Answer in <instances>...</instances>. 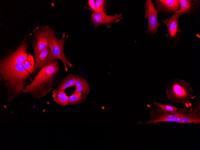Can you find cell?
<instances>
[{
    "label": "cell",
    "instance_id": "obj_1",
    "mask_svg": "<svg viewBox=\"0 0 200 150\" xmlns=\"http://www.w3.org/2000/svg\"><path fill=\"white\" fill-rule=\"evenodd\" d=\"M30 75L23 63L0 62V81L7 90V102H12L26 93L25 86L33 80Z\"/></svg>",
    "mask_w": 200,
    "mask_h": 150
},
{
    "label": "cell",
    "instance_id": "obj_2",
    "mask_svg": "<svg viewBox=\"0 0 200 150\" xmlns=\"http://www.w3.org/2000/svg\"><path fill=\"white\" fill-rule=\"evenodd\" d=\"M59 66L58 60L40 69L32 81L25 86V93L35 99H39L47 94L57 81Z\"/></svg>",
    "mask_w": 200,
    "mask_h": 150
},
{
    "label": "cell",
    "instance_id": "obj_3",
    "mask_svg": "<svg viewBox=\"0 0 200 150\" xmlns=\"http://www.w3.org/2000/svg\"><path fill=\"white\" fill-rule=\"evenodd\" d=\"M150 119L145 123L139 124H156L160 122H175L181 124L193 123L200 124V102L196 106L183 108L176 112L164 113L160 108H151L150 110Z\"/></svg>",
    "mask_w": 200,
    "mask_h": 150
},
{
    "label": "cell",
    "instance_id": "obj_4",
    "mask_svg": "<svg viewBox=\"0 0 200 150\" xmlns=\"http://www.w3.org/2000/svg\"><path fill=\"white\" fill-rule=\"evenodd\" d=\"M193 93V90L189 83L179 79L170 81L166 91L168 100L183 104L189 102Z\"/></svg>",
    "mask_w": 200,
    "mask_h": 150
},
{
    "label": "cell",
    "instance_id": "obj_5",
    "mask_svg": "<svg viewBox=\"0 0 200 150\" xmlns=\"http://www.w3.org/2000/svg\"><path fill=\"white\" fill-rule=\"evenodd\" d=\"M32 34L39 50L49 46L51 43L57 40L55 31L48 25L37 27L33 31Z\"/></svg>",
    "mask_w": 200,
    "mask_h": 150
},
{
    "label": "cell",
    "instance_id": "obj_6",
    "mask_svg": "<svg viewBox=\"0 0 200 150\" xmlns=\"http://www.w3.org/2000/svg\"><path fill=\"white\" fill-rule=\"evenodd\" d=\"M34 61V73L37 72L42 68L53 62L54 59L51 53L49 46L39 50L36 40L32 41Z\"/></svg>",
    "mask_w": 200,
    "mask_h": 150
},
{
    "label": "cell",
    "instance_id": "obj_7",
    "mask_svg": "<svg viewBox=\"0 0 200 150\" xmlns=\"http://www.w3.org/2000/svg\"><path fill=\"white\" fill-rule=\"evenodd\" d=\"M65 33L63 32L62 37L51 43L49 47L54 59L60 60L63 64L65 71L67 72V66L70 68L73 67V66L67 60L63 52L64 44L68 36L65 37Z\"/></svg>",
    "mask_w": 200,
    "mask_h": 150
},
{
    "label": "cell",
    "instance_id": "obj_8",
    "mask_svg": "<svg viewBox=\"0 0 200 150\" xmlns=\"http://www.w3.org/2000/svg\"><path fill=\"white\" fill-rule=\"evenodd\" d=\"M145 17L148 19V28L146 34H153L156 33L158 27L161 25L158 23L157 18V11L154 6L151 0H147L145 2Z\"/></svg>",
    "mask_w": 200,
    "mask_h": 150
},
{
    "label": "cell",
    "instance_id": "obj_9",
    "mask_svg": "<svg viewBox=\"0 0 200 150\" xmlns=\"http://www.w3.org/2000/svg\"><path fill=\"white\" fill-rule=\"evenodd\" d=\"M122 17V14L110 16L107 15L106 12L94 13L91 14L90 21L95 28L102 24L110 28L111 24L119 22Z\"/></svg>",
    "mask_w": 200,
    "mask_h": 150
},
{
    "label": "cell",
    "instance_id": "obj_10",
    "mask_svg": "<svg viewBox=\"0 0 200 150\" xmlns=\"http://www.w3.org/2000/svg\"><path fill=\"white\" fill-rule=\"evenodd\" d=\"M28 47L27 43L26 42L23 41L15 51L8 53L0 62L23 63L27 58L26 51Z\"/></svg>",
    "mask_w": 200,
    "mask_h": 150
},
{
    "label": "cell",
    "instance_id": "obj_11",
    "mask_svg": "<svg viewBox=\"0 0 200 150\" xmlns=\"http://www.w3.org/2000/svg\"><path fill=\"white\" fill-rule=\"evenodd\" d=\"M154 4L157 11L165 13H175L180 8L178 0H156Z\"/></svg>",
    "mask_w": 200,
    "mask_h": 150
},
{
    "label": "cell",
    "instance_id": "obj_12",
    "mask_svg": "<svg viewBox=\"0 0 200 150\" xmlns=\"http://www.w3.org/2000/svg\"><path fill=\"white\" fill-rule=\"evenodd\" d=\"M178 18L173 14L169 19L162 20L167 27L168 33L166 35L169 40L171 39L173 40L176 39L181 33L180 30L178 26Z\"/></svg>",
    "mask_w": 200,
    "mask_h": 150
},
{
    "label": "cell",
    "instance_id": "obj_13",
    "mask_svg": "<svg viewBox=\"0 0 200 150\" xmlns=\"http://www.w3.org/2000/svg\"><path fill=\"white\" fill-rule=\"evenodd\" d=\"M52 93V97L56 103L63 106L69 104L68 96L65 93V90H60L54 89Z\"/></svg>",
    "mask_w": 200,
    "mask_h": 150
},
{
    "label": "cell",
    "instance_id": "obj_14",
    "mask_svg": "<svg viewBox=\"0 0 200 150\" xmlns=\"http://www.w3.org/2000/svg\"><path fill=\"white\" fill-rule=\"evenodd\" d=\"M76 76L73 74L68 75L60 81L57 87V89L60 90H65L69 87H75Z\"/></svg>",
    "mask_w": 200,
    "mask_h": 150
},
{
    "label": "cell",
    "instance_id": "obj_15",
    "mask_svg": "<svg viewBox=\"0 0 200 150\" xmlns=\"http://www.w3.org/2000/svg\"><path fill=\"white\" fill-rule=\"evenodd\" d=\"M179 4L180 8L174 14L176 16L179 17L181 15L190 13L194 8V3L191 0H179Z\"/></svg>",
    "mask_w": 200,
    "mask_h": 150
},
{
    "label": "cell",
    "instance_id": "obj_16",
    "mask_svg": "<svg viewBox=\"0 0 200 150\" xmlns=\"http://www.w3.org/2000/svg\"><path fill=\"white\" fill-rule=\"evenodd\" d=\"M75 87V90L78 92L86 96L88 95L90 92L88 84L81 76L76 75Z\"/></svg>",
    "mask_w": 200,
    "mask_h": 150
},
{
    "label": "cell",
    "instance_id": "obj_17",
    "mask_svg": "<svg viewBox=\"0 0 200 150\" xmlns=\"http://www.w3.org/2000/svg\"><path fill=\"white\" fill-rule=\"evenodd\" d=\"M86 96L75 90L73 93L68 96L69 104L77 105L80 104L85 100Z\"/></svg>",
    "mask_w": 200,
    "mask_h": 150
},
{
    "label": "cell",
    "instance_id": "obj_18",
    "mask_svg": "<svg viewBox=\"0 0 200 150\" xmlns=\"http://www.w3.org/2000/svg\"><path fill=\"white\" fill-rule=\"evenodd\" d=\"M25 69L32 75H34V61L32 55L29 52L27 54L26 59L23 63Z\"/></svg>",
    "mask_w": 200,
    "mask_h": 150
},
{
    "label": "cell",
    "instance_id": "obj_19",
    "mask_svg": "<svg viewBox=\"0 0 200 150\" xmlns=\"http://www.w3.org/2000/svg\"><path fill=\"white\" fill-rule=\"evenodd\" d=\"M95 13L105 12L107 6V1L95 0Z\"/></svg>",
    "mask_w": 200,
    "mask_h": 150
},
{
    "label": "cell",
    "instance_id": "obj_20",
    "mask_svg": "<svg viewBox=\"0 0 200 150\" xmlns=\"http://www.w3.org/2000/svg\"><path fill=\"white\" fill-rule=\"evenodd\" d=\"M154 104L160 107L164 113H175L177 111V108L175 106L170 105L163 104L157 102H154Z\"/></svg>",
    "mask_w": 200,
    "mask_h": 150
},
{
    "label": "cell",
    "instance_id": "obj_21",
    "mask_svg": "<svg viewBox=\"0 0 200 150\" xmlns=\"http://www.w3.org/2000/svg\"><path fill=\"white\" fill-rule=\"evenodd\" d=\"M87 5L88 6V7L85 6V8L89 10L93 13H95V3L94 0H89L87 2Z\"/></svg>",
    "mask_w": 200,
    "mask_h": 150
}]
</instances>
